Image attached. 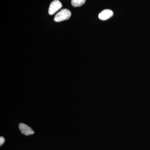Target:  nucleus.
Here are the masks:
<instances>
[{
  "label": "nucleus",
  "mask_w": 150,
  "mask_h": 150,
  "mask_svg": "<svg viewBox=\"0 0 150 150\" xmlns=\"http://www.w3.org/2000/svg\"><path fill=\"white\" fill-rule=\"evenodd\" d=\"M71 15V11L67 9H63L59 12L54 17V20L56 22H61L67 20Z\"/></svg>",
  "instance_id": "nucleus-1"
},
{
  "label": "nucleus",
  "mask_w": 150,
  "mask_h": 150,
  "mask_svg": "<svg viewBox=\"0 0 150 150\" xmlns=\"http://www.w3.org/2000/svg\"><path fill=\"white\" fill-rule=\"evenodd\" d=\"M62 7V3L59 0H55L51 3L48 9V13L52 15Z\"/></svg>",
  "instance_id": "nucleus-2"
},
{
  "label": "nucleus",
  "mask_w": 150,
  "mask_h": 150,
  "mask_svg": "<svg viewBox=\"0 0 150 150\" xmlns=\"http://www.w3.org/2000/svg\"><path fill=\"white\" fill-rule=\"evenodd\" d=\"M19 128L22 134L25 136H29L34 134V131L30 127L24 123H20Z\"/></svg>",
  "instance_id": "nucleus-3"
},
{
  "label": "nucleus",
  "mask_w": 150,
  "mask_h": 150,
  "mask_svg": "<svg viewBox=\"0 0 150 150\" xmlns=\"http://www.w3.org/2000/svg\"><path fill=\"white\" fill-rule=\"evenodd\" d=\"M113 13L112 11L109 9H105L102 11L98 15V18L101 20H106L110 18L113 16Z\"/></svg>",
  "instance_id": "nucleus-4"
},
{
  "label": "nucleus",
  "mask_w": 150,
  "mask_h": 150,
  "mask_svg": "<svg viewBox=\"0 0 150 150\" xmlns=\"http://www.w3.org/2000/svg\"><path fill=\"white\" fill-rule=\"evenodd\" d=\"M86 0H71L72 5L75 7L81 6L85 3Z\"/></svg>",
  "instance_id": "nucleus-5"
},
{
  "label": "nucleus",
  "mask_w": 150,
  "mask_h": 150,
  "mask_svg": "<svg viewBox=\"0 0 150 150\" xmlns=\"http://www.w3.org/2000/svg\"><path fill=\"white\" fill-rule=\"evenodd\" d=\"M5 142V140L4 138V137H0V146H1L4 144Z\"/></svg>",
  "instance_id": "nucleus-6"
}]
</instances>
